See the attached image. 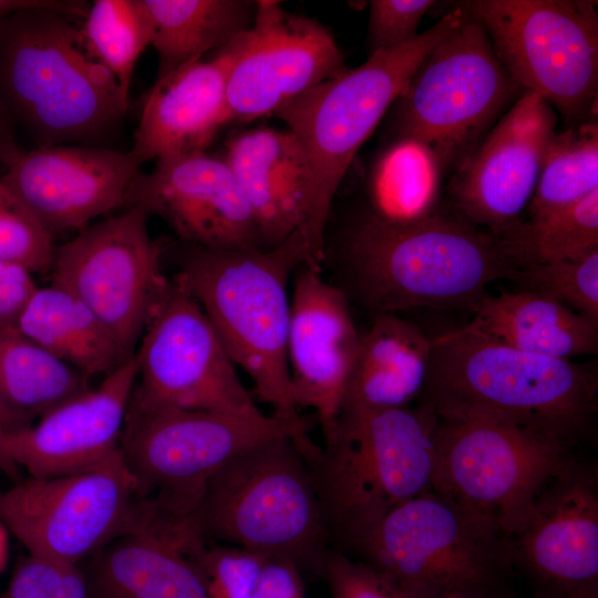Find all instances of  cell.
<instances>
[{"mask_svg": "<svg viewBox=\"0 0 598 598\" xmlns=\"http://www.w3.org/2000/svg\"><path fill=\"white\" fill-rule=\"evenodd\" d=\"M337 286L372 312L467 308L489 283L511 280L524 266L502 237L439 213L404 225L384 224L361 213L336 249Z\"/></svg>", "mask_w": 598, "mask_h": 598, "instance_id": "1", "label": "cell"}, {"mask_svg": "<svg viewBox=\"0 0 598 598\" xmlns=\"http://www.w3.org/2000/svg\"><path fill=\"white\" fill-rule=\"evenodd\" d=\"M419 404L502 421L570 445L598 409V367L512 348L472 321L431 339Z\"/></svg>", "mask_w": 598, "mask_h": 598, "instance_id": "2", "label": "cell"}, {"mask_svg": "<svg viewBox=\"0 0 598 598\" xmlns=\"http://www.w3.org/2000/svg\"><path fill=\"white\" fill-rule=\"evenodd\" d=\"M76 19L27 9L0 22V102L33 148H117L130 95L86 51Z\"/></svg>", "mask_w": 598, "mask_h": 598, "instance_id": "3", "label": "cell"}, {"mask_svg": "<svg viewBox=\"0 0 598 598\" xmlns=\"http://www.w3.org/2000/svg\"><path fill=\"white\" fill-rule=\"evenodd\" d=\"M174 277L198 302L228 355L272 414L298 420L287 362L290 278L311 265L295 234L271 249L205 248L177 241ZM313 267V266H312Z\"/></svg>", "mask_w": 598, "mask_h": 598, "instance_id": "4", "label": "cell"}, {"mask_svg": "<svg viewBox=\"0 0 598 598\" xmlns=\"http://www.w3.org/2000/svg\"><path fill=\"white\" fill-rule=\"evenodd\" d=\"M436 420L424 404L340 412L307 463L329 538L342 550L391 509L432 489Z\"/></svg>", "mask_w": 598, "mask_h": 598, "instance_id": "5", "label": "cell"}, {"mask_svg": "<svg viewBox=\"0 0 598 598\" xmlns=\"http://www.w3.org/2000/svg\"><path fill=\"white\" fill-rule=\"evenodd\" d=\"M340 551L413 598H507L515 568L506 534L433 489L394 507Z\"/></svg>", "mask_w": 598, "mask_h": 598, "instance_id": "6", "label": "cell"}, {"mask_svg": "<svg viewBox=\"0 0 598 598\" xmlns=\"http://www.w3.org/2000/svg\"><path fill=\"white\" fill-rule=\"evenodd\" d=\"M464 14L456 6L412 41L369 55L358 68L348 69L274 113L298 140L310 169L312 208L306 244L313 265L323 264L332 202L358 151L426 55Z\"/></svg>", "mask_w": 598, "mask_h": 598, "instance_id": "7", "label": "cell"}, {"mask_svg": "<svg viewBox=\"0 0 598 598\" xmlns=\"http://www.w3.org/2000/svg\"><path fill=\"white\" fill-rule=\"evenodd\" d=\"M196 517L205 537L320 574L330 540L308 463L293 437L229 460L207 483Z\"/></svg>", "mask_w": 598, "mask_h": 598, "instance_id": "8", "label": "cell"}, {"mask_svg": "<svg viewBox=\"0 0 598 598\" xmlns=\"http://www.w3.org/2000/svg\"><path fill=\"white\" fill-rule=\"evenodd\" d=\"M316 417L289 420L249 413L144 404L131 395L121 440L123 458L142 494L161 507L196 513L209 480L233 457L260 443L293 437L313 442Z\"/></svg>", "mask_w": 598, "mask_h": 598, "instance_id": "9", "label": "cell"}, {"mask_svg": "<svg viewBox=\"0 0 598 598\" xmlns=\"http://www.w3.org/2000/svg\"><path fill=\"white\" fill-rule=\"evenodd\" d=\"M464 13L393 103L394 137L425 144L443 172L457 169L486 128L523 93L498 60L482 24Z\"/></svg>", "mask_w": 598, "mask_h": 598, "instance_id": "10", "label": "cell"}, {"mask_svg": "<svg viewBox=\"0 0 598 598\" xmlns=\"http://www.w3.org/2000/svg\"><path fill=\"white\" fill-rule=\"evenodd\" d=\"M460 6L486 31L512 80L573 126L598 89V13L592 0H473Z\"/></svg>", "mask_w": 598, "mask_h": 598, "instance_id": "11", "label": "cell"}, {"mask_svg": "<svg viewBox=\"0 0 598 598\" xmlns=\"http://www.w3.org/2000/svg\"><path fill=\"white\" fill-rule=\"evenodd\" d=\"M568 448L497 420L437 416L432 489L512 537L545 485L571 458Z\"/></svg>", "mask_w": 598, "mask_h": 598, "instance_id": "12", "label": "cell"}, {"mask_svg": "<svg viewBox=\"0 0 598 598\" xmlns=\"http://www.w3.org/2000/svg\"><path fill=\"white\" fill-rule=\"evenodd\" d=\"M146 498L122 452L76 473L19 480L0 491V520L30 555L80 564L114 538L140 527Z\"/></svg>", "mask_w": 598, "mask_h": 598, "instance_id": "13", "label": "cell"}, {"mask_svg": "<svg viewBox=\"0 0 598 598\" xmlns=\"http://www.w3.org/2000/svg\"><path fill=\"white\" fill-rule=\"evenodd\" d=\"M147 219L125 208L87 225L55 247L50 270L51 281L84 302L131 355L171 285Z\"/></svg>", "mask_w": 598, "mask_h": 598, "instance_id": "14", "label": "cell"}, {"mask_svg": "<svg viewBox=\"0 0 598 598\" xmlns=\"http://www.w3.org/2000/svg\"><path fill=\"white\" fill-rule=\"evenodd\" d=\"M135 400L154 406L258 411L205 312L173 276L136 347Z\"/></svg>", "mask_w": 598, "mask_h": 598, "instance_id": "15", "label": "cell"}, {"mask_svg": "<svg viewBox=\"0 0 598 598\" xmlns=\"http://www.w3.org/2000/svg\"><path fill=\"white\" fill-rule=\"evenodd\" d=\"M348 70L331 31L287 11L279 1L258 0L251 28L231 65L227 100L233 122H250Z\"/></svg>", "mask_w": 598, "mask_h": 598, "instance_id": "16", "label": "cell"}, {"mask_svg": "<svg viewBox=\"0 0 598 598\" xmlns=\"http://www.w3.org/2000/svg\"><path fill=\"white\" fill-rule=\"evenodd\" d=\"M509 542L537 598H598L596 468L570 458Z\"/></svg>", "mask_w": 598, "mask_h": 598, "instance_id": "17", "label": "cell"}, {"mask_svg": "<svg viewBox=\"0 0 598 598\" xmlns=\"http://www.w3.org/2000/svg\"><path fill=\"white\" fill-rule=\"evenodd\" d=\"M556 125L555 109L523 91L456 169L450 195L457 214L497 236L522 220Z\"/></svg>", "mask_w": 598, "mask_h": 598, "instance_id": "18", "label": "cell"}, {"mask_svg": "<svg viewBox=\"0 0 598 598\" xmlns=\"http://www.w3.org/2000/svg\"><path fill=\"white\" fill-rule=\"evenodd\" d=\"M162 219L178 241L219 249H261L246 197L221 156L206 151L156 159L132 181L123 209Z\"/></svg>", "mask_w": 598, "mask_h": 598, "instance_id": "19", "label": "cell"}, {"mask_svg": "<svg viewBox=\"0 0 598 598\" xmlns=\"http://www.w3.org/2000/svg\"><path fill=\"white\" fill-rule=\"evenodd\" d=\"M141 167L130 150L63 144L19 151L0 181L54 238L123 208Z\"/></svg>", "mask_w": 598, "mask_h": 598, "instance_id": "20", "label": "cell"}, {"mask_svg": "<svg viewBox=\"0 0 598 598\" xmlns=\"http://www.w3.org/2000/svg\"><path fill=\"white\" fill-rule=\"evenodd\" d=\"M196 513L154 502L147 519L80 563L86 598H207V549Z\"/></svg>", "mask_w": 598, "mask_h": 598, "instance_id": "21", "label": "cell"}, {"mask_svg": "<svg viewBox=\"0 0 598 598\" xmlns=\"http://www.w3.org/2000/svg\"><path fill=\"white\" fill-rule=\"evenodd\" d=\"M321 271L302 264L292 275L287 362L298 410H312L326 436L340 415L360 333L347 296Z\"/></svg>", "mask_w": 598, "mask_h": 598, "instance_id": "22", "label": "cell"}, {"mask_svg": "<svg viewBox=\"0 0 598 598\" xmlns=\"http://www.w3.org/2000/svg\"><path fill=\"white\" fill-rule=\"evenodd\" d=\"M137 378L134 354L95 388L60 403L9 432L6 451L31 477L95 467L120 452V440Z\"/></svg>", "mask_w": 598, "mask_h": 598, "instance_id": "23", "label": "cell"}, {"mask_svg": "<svg viewBox=\"0 0 598 598\" xmlns=\"http://www.w3.org/2000/svg\"><path fill=\"white\" fill-rule=\"evenodd\" d=\"M246 32L210 59L187 63L155 80L145 94L130 150L142 165L165 156L206 151L219 130L233 122L227 81Z\"/></svg>", "mask_w": 598, "mask_h": 598, "instance_id": "24", "label": "cell"}, {"mask_svg": "<svg viewBox=\"0 0 598 598\" xmlns=\"http://www.w3.org/2000/svg\"><path fill=\"white\" fill-rule=\"evenodd\" d=\"M221 157L250 207L261 249L278 247L295 234L306 244L312 185L296 136L272 127L237 132L227 138Z\"/></svg>", "mask_w": 598, "mask_h": 598, "instance_id": "25", "label": "cell"}, {"mask_svg": "<svg viewBox=\"0 0 598 598\" xmlns=\"http://www.w3.org/2000/svg\"><path fill=\"white\" fill-rule=\"evenodd\" d=\"M431 339L398 313H380L360 333L346 386L343 410L409 408L424 389Z\"/></svg>", "mask_w": 598, "mask_h": 598, "instance_id": "26", "label": "cell"}, {"mask_svg": "<svg viewBox=\"0 0 598 598\" xmlns=\"http://www.w3.org/2000/svg\"><path fill=\"white\" fill-rule=\"evenodd\" d=\"M471 311L478 329L520 351L564 360L598 352L597 326L536 291L485 293Z\"/></svg>", "mask_w": 598, "mask_h": 598, "instance_id": "27", "label": "cell"}, {"mask_svg": "<svg viewBox=\"0 0 598 598\" xmlns=\"http://www.w3.org/2000/svg\"><path fill=\"white\" fill-rule=\"evenodd\" d=\"M18 330L89 379L110 374L133 355L84 302L52 281L38 287L19 319Z\"/></svg>", "mask_w": 598, "mask_h": 598, "instance_id": "28", "label": "cell"}, {"mask_svg": "<svg viewBox=\"0 0 598 598\" xmlns=\"http://www.w3.org/2000/svg\"><path fill=\"white\" fill-rule=\"evenodd\" d=\"M143 1L153 23L156 80L248 31L256 12V1L250 0Z\"/></svg>", "mask_w": 598, "mask_h": 598, "instance_id": "29", "label": "cell"}, {"mask_svg": "<svg viewBox=\"0 0 598 598\" xmlns=\"http://www.w3.org/2000/svg\"><path fill=\"white\" fill-rule=\"evenodd\" d=\"M442 176L430 147L411 137H393L372 164L362 213L390 225L421 220L436 212Z\"/></svg>", "mask_w": 598, "mask_h": 598, "instance_id": "30", "label": "cell"}, {"mask_svg": "<svg viewBox=\"0 0 598 598\" xmlns=\"http://www.w3.org/2000/svg\"><path fill=\"white\" fill-rule=\"evenodd\" d=\"M89 388V378L19 330L0 328V401L22 425Z\"/></svg>", "mask_w": 598, "mask_h": 598, "instance_id": "31", "label": "cell"}, {"mask_svg": "<svg viewBox=\"0 0 598 598\" xmlns=\"http://www.w3.org/2000/svg\"><path fill=\"white\" fill-rule=\"evenodd\" d=\"M598 190V124L582 122L555 133L527 208L535 218Z\"/></svg>", "mask_w": 598, "mask_h": 598, "instance_id": "32", "label": "cell"}, {"mask_svg": "<svg viewBox=\"0 0 598 598\" xmlns=\"http://www.w3.org/2000/svg\"><path fill=\"white\" fill-rule=\"evenodd\" d=\"M80 31L87 53L130 95L136 63L153 39V23L144 1L94 0Z\"/></svg>", "mask_w": 598, "mask_h": 598, "instance_id": "33", "label": "cell"}, {"mask_svg": "<svg viewBox=\"0 0 598 598\" xmlns=\"http://www.w3.org/2000/svg\"><path fill=\"white\" fill-rule=\"evenodd\" d=\"M498 236L524 265L584 258L598 250V190L569 206L519 220Z\"/></svg>", "mask_w": 598, "mask_h": 598, "instance_id": "34", "label": "cell"}, {"mask_svg": "<svg viewBox=\"0 0 598 598\" xmlns=\"http://www.w3.org/2000/svg\"><path fill=\"white\" fill-rule=\"evenodd\" d=\"M509 281L565 305L598 327V250L575 260L525 264Z\"/></svg>", "mask_w": 598, "mask_h": 598, "instance_id": "35", "label": "cell"}, {"mask_svg": "<svg viewBox=\"0 0 598 598\" xmlns=\"http://www.w3.org/2000/svg\"><path fill=\"white\" fill-rule=\"evenodd\" d=\"M54 249L53 238L0 181V259L22 265L32 274H47Z\"/></svg>", "mask_w": 598, "mask_h": 598, "instance_id": "36", "label": "cell"}, {"mask_svg": "<svg viewBox=\"0 0 598 598\" xmlns=\"http://www.w3.org/2000/svg\"><path fill=\"white\" fill-rule=\"evenodd\" d=\"M266 560L240 547L208 546L203 559L207 598H251Z\"/></svg>", "mask_w": 598, "mask_h": 598, "instance_id": "37", "label": "cell"}, {"mask_svg": "<svg viewBox=\"0 0 598 598\" xmlns=\"http://www.w3.org/2000/svg\"><path fill=\"white\" fill-rule=\"evenodd\" d=\"M433 0H372L369 4V55L401 47L415 37Z\"/></svg>", "mask_w": 598, "mask_h": 598, "instance_id": "38", "label": "cell"}, {"mask_svg": "<svg viewBox=\"0 0 598 598\" xmlns=\"http://www.w3.org/2000/svg\"><path fill=\"white\" fill-rule=\"evenodd\" d=\"M332 598H413L380 571L340 550H329L320 574Z\"/></svg>", "mask_w": 598, "mask_h": 598, "instance_id": "39", "label": "cell"}, {"mask_svg": "<svg viewBox=\"0 0 598 598\" xmlns=\"http://www.w3.org/2000/svg\"><path fill=\"white\" fill-rule=\"evenodd\" d=\"M60 566L30 554L20 558L1 598H54Z\"/></svg>", "mask_w": 598, "mask_h": 598, "instance_id": "40", "label": "cell"}, {"mask_svg": "<svg viewBox=\"0 0 598 598\" xmlns=\"http://www.w3.org/2000/svg\"><path fill=\"white\" fill-rule=\"evenodd\" d=\"M33 274L22 265L0 259V328L18 330L19 319L38 289Z\"/></svg>", "mask_w": 598, "mask_h": 598, "instance_id": "41", "label": "cell"}, {"mask_svg": "<svg viewBox=\"0 0 598 598\" xmlns=\"http://www.w3.org/2000/svg\"><path fill=\"white\" fill-rule=\"evenodd\" d=\"M251 598H303L301 570L288 560L267 559Z\"/></svg>", "mask_w": 598, "mask_h": 598, "instance_id": "42", "label": "cell"}, {"mask_svg": "<svg viewBox=\"0 0 598 598\" xmlns=\"http://www.w3.org/2000/svg\"><path fill=\"white\" fill-rule=\"evenodd\" d=\"M91 2L83 0H0V22L12 13L27 9H48L82 20Z\"/></svg>", "mask_w": 598, "mask_h": 598, "instance_id": "43", "label": "cell"}, {"mask_svg": "<svg viewBox=\"0 0 598 598\" xmlns=\"http://www.w3.org/2000/svg\"><path fill=\"white\" fill-rule=\"evenodd\" d=\"M23 426L0 401V471L14 482L20 478L19 466L9 457L6 451V439L9 432Z\"/></svg>", "mask_w": 598, "mask_h": 598, "instance_id": "44", "label": "cell"}, {"mask_svg": "<svg viewBox=\"0 0 598 598\" xmlns=\"http://www.w3.org/2000/svg\"><path fill=\"white\" fill-rule=\"evenodd\" d=\"M16 127L0 102V171L22 148L17 143Z\"/></svg>", "mask_w": 598, "mask_h": 598, "instance_id": "45", "label": "cell"}, {"mask_svg": "<svg viewBox=\"0 0 598 598\" xmlns=\"http://www.w3.org/2000/svg\"><path fill=\"white\" fill-rule=\"evenodd\" d=\"M8 528L0 520V573L6 568L9 554V534Z\"/></svg>", "mask_w": 598, "mask_h": 598, "instance_id": "46", "label": "cell"}]
</instances>
